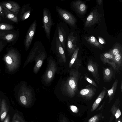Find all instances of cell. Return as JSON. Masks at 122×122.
I'll return each mask as SVG.
<instances>
[{"mask_svg": "<svg viewBox=\"0 0 122 122\" xmlns=\"http://www.w3.org/2000/svg\"><path fill=\"white\" fill-rule=\"evenodd\" d=\"M101 14L97 10L95 9L92 11L87 16L86 20L85 26L89 27L96 24L99 23L101 20Z\"/></svg>", "mask_w": 122, "mask_h": 122, "instance_id": "30bf717a", "label": "cell"}, {"mask_svg": "<svg viewBox=\"0 0 122 122\" xmlns=\"http://www.w3.org/2000/svg\"><path fill=\"white\" fill-rule=\"evenodd\" d=\"M97 119V117L96 116H94L91 118L89 120V122H95Z\"/></svg>", "mask_w": 122, "mask_h": 122, "instance_id": "d590c367", "label": "cell"}, {"mask_svg": "<svg viewBox=\"0 0 122 122\" xmlns=\"http://www.w3.org/2000/svg\"><path fill=\"white\" fill-rule=\"evenodd\" d=\"M118 122H121L120 121H118Z\"/></svg>", "mask_w": 122, "mask_h": 122, "instance_id": "7bdbcfd3", "label": "cell"}, {"mask_svg": "<svg viewBox=\"0 0 122 122\" xmlns=\"http://www.w3.org/2000/svg\"><path fill=\"white\" fill-rule=\"evenodd\" d=\"M109 52L114 56L122 52V47L119 43H116L113 47L109 51Z\"/></svg>", "mask_w": 122, "mask_h": 122, "instance_id": "4316f807", "label": "cell"}, {"mask_svg": "<svg viewBox=\"0 0 122 122\" xmlns=\"http://www.w3.org/2000/svg\"><path fill=\"white\" fill-rule=\"evenodd\" d=\"M102 0H97V3L99 5H100L102 4Z\"/></svg>", "mask_w": 122, "mask_h": 122, "instance_id": "f35d334b", "label": "cell"}, {"mask_svg": "<svg viewBox=\"0 0 122 122\" xmlns=\"http://www.w3.org/2000/svg\"><path fill=\"white\" fill-rule=\"evenodd\" d=\"M5 15L2 6L0 5V16L4 18Z\"/></svg>", "mask_w": 122, "mask_h": 122, "instance_id": "e575fe53", "label": "cell"}, {"mask_svg": "<svg viewBox=\"0 0 122 122\" xmlns=\"http://www.w3.org/2000/svg\"><path fill=\"white\" fill-rule=\"evenodd\" d=\"M71 5L74 9L78 13L83 14L86 12L87 6L82 1L78 0L72 2Z\"/></svg>", "mask_w": 122, "mask_h": 122, "instance_id": "ac0fdd59", "label": "cell"}, {"mask_svg": "<svg viewBox=\"0 0 122 122\" xmlns=\"http://www.w3.org/2000/svg\"><path fill=\"white\" fill-rule=\"evenodd\" d=\"M88 71L92 74L95 81L99 84L100 79L98 72V65L95 62L91 59H89L87 64Z\"/></svg>", "mask_w": 122, "mask_h": 122, "instance_id": "7c38bea8", "label": "cell"}, {"mask_svg": "<svg viewBox=\"0 0 122 122\" xmlns=\"http://www.w3.org/2000/svg\"><path fill=\"white\" fill-rule=\"evenodd\" d=\"M102 74L103 81L106 82H110L114 76L113 70L110 67L104 68L102 71Z\"/></svg>", "mask_w": 122, "mask_h": 122, "instance_id": "ffe728a7", "label": "cell"}, {"mask_svg": "<svg viewBox=\"0 0 122 122\" xmlns=\"http://www.w3.org/2000/svg\"><path fill=\"white\" fill-rule=\"evenodd\" d=\"M79 48H77L72 54L68 64L70 69L79 68L81 66V61L78 57V53Z\"/></svg>", "mask_w": 122, "mask_h": 122, "instance_id": "9a60e30c", "label": "cell"}, {"mask_svg": "<svg viewBox=\"0 0 122 122\" xmlns=\"http://www.w3.org/2000/svg\"><path fill=\"white\" fill-rule=\"evenodd\" d=\"M98 38L99 40V42L101 44H105L106 42L105 40L102 37L98 36Z\"/></svg>", "mask_w": 122, "mask_h": 122, "instance_id": "1f68e13d", "label": "cell"}, {"mask_svg": "<svg viewBox=\"0 0 122 122\" xmlns=\"http://www.w3.org/2000/svg\"><path fill=\"white\" fill-rule=\"evenodd\" d=\"M20 120V116L17 113H16L13 116L11 122H21Z\"/></svg>", "mask_w": 122, "mask_h": 122, "instance_id": "4dcf8cb0", "label": "cell"}, {"mask_svg": "<svg viewBox=\"0 0 122 122\" xmlns=\"http://www.w3.org/2000/svg\"><path fill=\"white\" fill-rule=\"evenodd\" d=\"M13 28V26L10 24L5 23H0V30H8L12 29Z\"/></svg>", "mask_w": 122, "mask_h": 122, "instance_id": "f1b7e54d", "label": "cell"}, {"mask_svg": "<svg viewBox=\"0 0 122 122\" xmlns=\"http://www.w3.org/2000/svg\"><path fill=\"white\" fill-rule=\"evenodd\" d=\"M4 47V45L3 44L2 42H0V53Z\"/></svg>", "mask_w": 122, "mask_h": 122, "instance_id": "74e56055", "label": "cell"}, {"mask_svg": "<svg viewBox=\"0 0 122 122\" xmlns=\"http://www.w3.org/2000/svg\"><path fill=\"white\" fill-rule=\"evenodd\" d=\"M10 117L9 115L6 116L3 122H10Z\"/></svg>", "mask_w": 122, "mask_h": 122, "instance_id": "8d00e7d4", "label": "cell"}, {"mask_svg": "<svg viewBox=\"0 0 122 122\" xmlns=\"http://www.w3.org/2000/svg\"><path fill=\"white\" fill-rule=\"evenodd\" d=\"M114 59L116 66L119 70V69L122 67V52L115 56Z\"/></svg>", "mask_w": 122, "mask_h": 122, "instance_id": "83f0119b", "label": "cell"}, {"mask_svg": "<svg viewBox=\"0 0 122 122\" xmlns=\"http://www.w3.org/2000/svg\"><path fill=\"white\" fill-rule=\"evenodd\" d=\"M120 89L121 90V92H122V80H121V85L120 86Z\"/></svg>", "mask_w": 122, "mask_h": 122, "instance_id": "ab89813d", "label": "cell"}, {"mask_svg": "<svg viewBox=\"0 0 122 122\" xmlns=\"http://www.w3.org/2000/svg\"><path fill=\"white\" fill-rule=\"evenodd\" d=\"M16 34L14 33H6L0 31V38L8 42L12 41L16 37Z\"/></svg>", "mask_w": 122, "mask_h": 122, "instance_id": "7402d4cb", "label": "cell"}, {"mask_svg": "<svg viewBox=\"0 0 122 122\" xmlns=\"http://www.w3.org/2000/svg\"><path fill=\"white\" fill-rule=\"evenodd\" d=\"M47 61L46 68L41 77L42 82L46 86L48 85L52 82L57 70L56 62L52 56L50 55L48 57Z\"/></svg>", "mask_w": 122, "mask_h": 122, "instance_id": "3957f363", "label": "cell"}, {"mask_svg": "<svg viewBox=\"0 0 122 122\" xmlns=\"http://www.w3.org/2000/svg\"><path fill=\"white\" fill-rule=\"evenodd\" d=\"M54 34L51 43V50L55 54L59 64H65L67 61L65 53L56 31Z\"/></svg>", "mask_w": 122, "mask_h": 122, "instance_id": "5b68a950", "label": "cell"}, {"mask_svg": "<svg viewBox=\"0 0 122 122\" xmlns=\"http://www.w3.org/2000/svg\"><path fill=\"white\" fill-rule=\"evenodd\" d=\"M34 91L31 86H28L25 82H23L20 86L18 92V97L20 102L23 105H26L28 100L30 99Z\"/></svg>", "mask_w": 122, "mask_h": 122, "instance_id": "8992f818", "label": "cell"}, {"mask_svg": "<svg viewBox=\"0 0 122 122\" xmlns=\"http://www.w3.org/2000/svg\"><path fill=\"white\" fill-rule=\"evenodd\" d=\"M1 98H0V110L1 107Z\"/></svg>", "mask_w": 122, "mask_h": 122, "instance_id": "60d3db41", "label": "cell"}, {"mask_svg": "<svg viewBox=\"0 0 122 122\" xmlns=\"http://www.w3.org/2000/svg\"><path fill=\"white\" fill-rule=\"evenodd\" d=\"M14 14L17 15L19 12L20 7L17 3L12 1H7L0 4Z\"/></svg>", "mask_w": 122, "mask_h": 122, "instance_id": "2e32d148", "label": "cell"}, {"mask_svg": "<svg viewBox=\"0 0 122 122\" xmlns=\"http://www.w3.org/2000/svg\"><path fill=\"white\" fill-rule=\"evenodd\" d=\"M84 38L88 43L95 47L100 49L104 48L94 36H91L89 37L86 36L84 37Z\"/></svg>", "mask_w": 122, "mask_h": 122, "instance_id": "603a6c76", "label": "cell"}, {"mask_svg": "<svg viewBox=\"0 0 122 122\" xmlns=\"http://www.w3.org/2000/svg\"><path fill=\"white\" fill-rule=\"evenodd\" d=\"M121 114V113L120 110L118 109L116 111V112L115 114V116L116 118H119Z\"/></svg>", "mask_w": 122, "mask_h": 122, "instance_id": "d6a6232c", "label": "cell"}, {"mask_svg": "<svg viewBox=\"0 0 122 122\" xmlns=\"http://www.w3.org/2000/svg\"><path fill=\"white\" fill-rule=\"evenodd\" d=\"M118 83L117 79L115 80L112 84L110 89H107V95L110 100L112 99L115 94L116 91Z\"/></svg>", "mask_w": 122, "mask_h": 122, "instance_id": "d4e9b609", "label": "cell"}, {"mask_svg": "<svg viewBox=\"0 0 122 122\" xmlns=\"http://www.w3.org/2000/svg\"><path fill=\"white\" fill-rule=\"evenodd\" d=\"M71 110L74 112H77V108L75 106L73 105L71 106H70Z\"/></svg>", "mask_w": 122, "mask_h": 122, "instance_id": "836d02e7", "label": "cell"}, {"mask_svg": "<svg viewBox=\"0 0 122 122\" xmlns=\"http://www.w3.org/2000/svg\"><path fill=\"white\" fill-rule=\"evenodd\" d=\"M37 24L36 20H35L31 25L27 31L24 41L26 51L28 50L32 43L36 33Z\"/></svg>", "mask_w": 122, "mask_h": 122, "instance_id": "9c48e42d", "label": "cell"}, {"mask_svg": "<svg viewBox=\"0 0 122 122\" xmlns=\"http://www.w3.org/2000/svg\"><path fill=\"white\" fill-rule=\"evenodd\" d=\"M47 56V53L41 42L40 41H36L24 64L23 67H25L29 63L35 61V64L33 72L36 74L39 71Z\"/></svg>", "mask_w": 122, "mask_h": 122, "instance_id": "6da1fadb", "label": "cell"}, {"mask_svg": "<svg viewBox=\"0 0 122 122\" xmlns=\"http://www.w3.org/2000/svg\"><path fill=\"white\" fill-rule=\"evenodd\" d=\"M8 107L4 99L1 100L0 110V118L1 121H3L6 116L8 111Z\"/></svg>", "mask_w": 122, "mask_h": 122, "instance_id": "44dd1931", "label": "cell"}, {"mask_svg": "<svg viewBox=\"0 0 122 122\" xmlns=\"http://www.w3.org/2000/svg\"><path fill=\"white\" fill-rule=\"evenodd\" d=\"M57 30L58 31V36L62 45L66 53V32L63 22L57 23Z\"/></svg>", "mask_w": 122, "mask_h": 122, "instance_id": "4fadbf2b", "label": "cell"}, {"mask_svg": "<svg viewBox=\"0 0 122 122\" xmlns=\"http://www.w3.org/2000/svg\"><path fill=\"white\" fill-rule=\"evenodd\" d=\"M1 6L3 9L4 12L6 17L11 21L15 22H17L18 19L16 15L14 14L4 7Z\"/></svg>", "mask_w": 122, "mask_h": 122, "instance_id": "cb8c5ba5", "label": "cell"}, {"mask_svg": "<svg viewBox=\"0 0 122 122\" xmlns=\"http://www.w3.org/2000/svg\"><path fill=\"white\" fill-rule=\"evenodd\" d=\"M1 20V17H0V21Z\"/></svg>", "mask_w": 122, "mask_h": 122, "instance_id": "b9f144b4", "label": "cell"}, {"mask_svg": "<svg viewBox=\"0 0 122 122\" xmlns=\"http://www.w3.org/2000/svg\"><path fill=\"white\" fill-rule=\"evenodd\" d=\"M42 21L43 27L48 40L49 41L51 36V29L53 25L51 13L49 10L44 8L43 10Z\"/></svg>", "mask_w": 122, "mask_h": 122, "instance_id": "52a82bcc", "label": "cell"}, {"mask_svg": "<svg viewBox=\"0 0 122 122\" xmlns=\"http://www.w3.org/2000/svg\"><path fill=\"white\" fill-rule=\"evenodd\" d=\"M78 37L74 35L73 32H71L68 35L67 42V51L69 56L72 54L77 48Z\"/></svg>", "mask_w": 122, "mask_h": 122, "instance_id": "8fae6325", "label": "cell"}, {"mask_svg": "<svg viewBox=\"0 0 122 122\" xmlns=\"http://www.w3.org/2000/svg\"><path fill=\"white\" fill-rule=\"evenodd\" d=\"M30 3L24 5L21 9L20 15L21 20L23 21L28 18L33 10Z\"/></svg>", "mask_w": 122, "mask_h": 122, "instance_id": "d6986e66", "label": "cell"}, {"mask_svg": "<svg viewBox=\"0 0 122 122\" xmlns=\"http://www.w3.org/2000/svg\"><path fill=\"white\" fill-rule=\"evenodd\" d=\"M78 68L70 69L69 75L66 79L62 80L61 84L60 91L69 96H74L78 90V84L81 74Z\"/></svg>", "mask_w": 122, "mask_h": 122, "instance_id": "7a4b0ae2", "label": "cell"}, {"mask_svg": "<svg viewBox=\"0 0 122 122\" xmlns=\"http://www.w3.org/2000/svg\"><path fill=\"white\" fill-rule=\"evenodd\" d=\"M84 77L86 81L90 84H91L96 88L98 87V86L94 81L89 77L87 75L85 74Z\"/></svg>", "mask_w": 122, "mask_h": 122, "instance_id": "f546056e", "label": "cell"}, {"mask_svg": "<svg viewBox=\"0 0 122 122\" xmlns=\"http://www.w3.org/2000/svg\"><path fill=\"white\" fill-rule=\"evenodd\" d=\"M3 59L7 69L9 72L14 71L19 67L20 57L19 53L15 50H9L5 55Z\"/></svg>", "mask_w": 122, "mask_h": 122, "instance_id": "277c9868", "label": "cell"}, {"mask_svg": "<svg viewBox=\"0 0 122 122\" xmlns=\"http://www.w3.org/2000/svg\"><path fill=\"white\" fill-rule=\"evenodd\" d=\"M100 58L101 61L103 64H108L111 65L114 69L118 72L119 71V70L115 65L114 56L109 51L101 54Z\"/></svg>", "mask_w": 122, "mask_h": 122, "instance_id": "5bb4252c", "label": "cell"}, {"mask_svg": "<svg viewBox=\"0 0 122 122\" xmlns=\"http://www.w3.org/2000/svg\"><path fill=\"white\" fill-rule=\"evenodd\" d=\"M103 89L102 91L94 103L93 109H94L97 106L101 101L103 98L106 93L107 89L105 87H103Z\"/></svg>", "mask_w": 122, "mask_h": 122, "instance_id": "484cf974", "label": "cell"}, {"mask_svg": "<svg viewBox=\"0 0 122 122\" xmlns=\"http://www.w3.org/2000/svg\"><path fill=\"white\" fill-rule=\"evenodd\" d=\"M96 92V90L91 84L88 85L81 89L80 91L79 94L82 96L88 98L93 96Z\"/></svg>", "mask_w": 122, "mask_h": 122, "instance_id": "e0dca14e", "label": "cell"}, {"mask_svg": "<svg viewBox=\"0 0 122 122\" xmlns=\"http://www.w3.org/2000/svg\"><path fill=\"white\" fill-rule=\"evenodd\" d=\"M56 12L62 20L70 26L75 27L77 20L72 14L57 6H56Z\"/></svg>", "mask_w": 122, "mask_h": 122, "instance_id": "ba28073f", "label": "cell"}]
</instances>
